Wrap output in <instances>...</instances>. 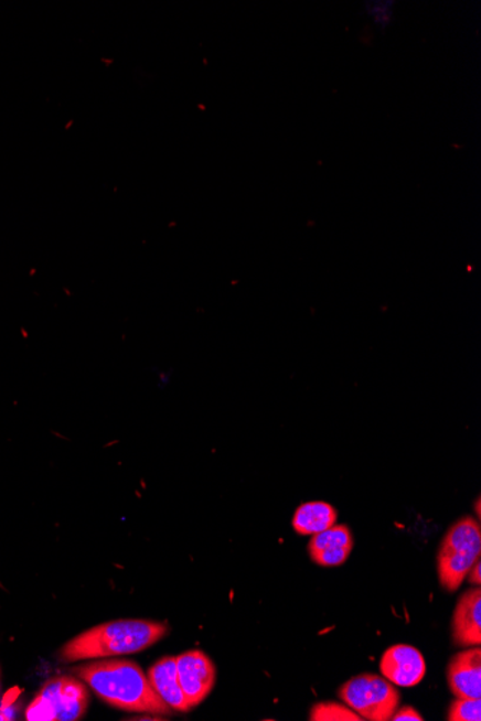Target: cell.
Instances as JSON below:
<instances>
[{"mask_svg":"<svg viewBox=\"0 0 481 721\" xmlns=\"http://www.w3.org/2000/svg\"><path fill=\"white\" fill-rule=\"evenodd\" d=\"M393 721H423L424 718L418 713L417 709H414L413 706L400 707L399 710H396L393 718Z\"/></svg>","mask_w":481,"mask_h":721,"instance_id":"9a60e30c","label":"cell"},{"mask_svg":"<svg viewBox=\"0 0 481 721\" xmlns=\"http://www.w3.org/2000/svg\"><path fill=\"white\" fill-rule=\"evenodd\" d=\"M148 677L160 699L173 711H178V713L191 711V707L183 696L182 687L179 685L177 657L160 658L150 667Z\"/></svg>","mask_w":481,"mask_h":721,"instance_id":"8fae6325","label":"cell"},{"mask_svg":"<svg viewBox=\"0 0 481 721\" xmlns=\"http://www.w3.org/2000/svg\"><path fill=\"white\" fill-rule=\"evenodd\" d=\"M75 677L92 688L104 703L130 713L171 715L169 707L150 682L143 668L121 658L92 659L73 668Z\"/></svg>","mask_w":481,"mask_h":721,"instance_id":"6da1fadb","label":"cell"},{"mask_svg":"<svg viewBox=\"0 0 481 721\" xmlns=\"http://www.w3.org/2000/svg\"><path fill=\"white\" fill-rule=\"evenodd\" d=\"M447 720L480 721L481 699H456L448 710Z\"/></svg>","mask_w":481,"mask_h":721,"instance_id":"5bb4252c","label":"cell"},{"mask_svg":"<svg viewBox=\"0 0 481 721\" xmlns=\"http://www.w3.org/2000/svg\"><path fill=\"white\" fill-rule=\"evenodd\" d=\"M336 508L327 502H308L297 507L292 529L301 536H313L336 525Z\"/></svg>","mask_w":481,"mask_h":721,"instance_id":"7c38bea8","label":"cell"},{"mask_svg":"<svg viewBox=\"0 0 481 721\" xmlns=\"http://www.w3.org/2000/svg\"><path fill=\"white\" fill-rule=\"evenodd\" d=\"M179 685L191 710L204 703L216 681V668L201 649H191L177 657Z\"/></svg>","mask_w":481,"mask_h":721,"instance_id":"8992f818","label":"cell"},{"mask_svg":"<svg viewBox=\"0 0 481 721\" xmlns=\"http://www.w3.org/2000/svg\"><path fill=\"white\" fill-rule=\"evenodd\" d=\"M481 529L479 520L467 516L448 529L437 556V572L441 587L459 591L470 569L480 560Z\"/></svg>","mask_w":481,"mask_h":721,"instance_id":"3957f363","label":"cell"},{"mask_svg":"<svg viewBox=\"0 0 481 721\" xmlns=\"http://www.w3.org/2000/svg\"><path fill=\"white\" fill-rule=\"evenodd\" d=\"M309 720L311 721H362L360 714H356L351 707L346 704L334 703V701H323L311 707Z\"/></svg>","mask_w":481,"mask_h":721,"instance_id":"4fadbf2b","label":"cell"},{"mask_svg":"<svg viewBox=\"0 0 481 721\" xmlns=\"http://www.w3.org/2000/svg\"><path fill=\"white\" fill-rule=\"evenodd\" d=\"M452 641L463 648L481 644L480 587L469 589L459 598L452 615Z\"/></svg>","mask_w":481,"mask_h":721,"instance_id":"30bf717a","label":"cell"},{"mask_svg":"<svg viewBox=\"0 0 481 721\" xmlns=\"http://www.w3.org/2000/svg\"><path fill=\"white\" fill-rule=\"evenodd\" d=\"M448 687L456 699H481V649L467 647L450 659Z\"/></svg>","mask_w":481,"mask_h":721,"instance_id":"ba28073f","label":"cell"},{"mask_svg":"<svg viewBox=\"0 0 481 721\" xmlns=\"http://www.w3.org/2000/svg\"><path fill=\"white\" fill-rule=\"evenodd\" d=\"M89 704L87 686L78 677L58 676L46 681L28 706L30 721H77Z\"/></svg>","mask_w":481,"mask_h":721,"instance_id":"277c9868","label":"cell"},{"mask_svg":"<svg viewBox=\"0 0 481 721\" xmlns=\"http://www.w3.org/2000/svg\"><path fill=\"white\" fill-rule=\"evenodd\" d=\"M382 677L394 686H418L427 674V663L419 649L411 645H394L386 649L380 663Z\"/></svg>","mask_w":481,"mask_h":721,"instance_id":"52a82bcc","label":"cell"},{"mask_svg":"<svg viewBox=\"0 0 481 721\" xmlns=\"http://www.w3.org/2000/svg\"><path fill=\"white\" fill-rule=\"evenodd\" d=\"M339 697L363 720L388 721L400 703L399 691L393 682L376 674H361L339 688Z\"/></svg>","mask_w":481,"mask_h":721,"instance_id":"5b68a950","label":"cell"},{"mask_svg":"<svg viewBox=\"0 0 481 721\" xmlns=\"http://www.w3.org/2000/svg\"><path fill=\"white\" fill-rule=\"evenodd\" d=\"M169 634L164 622L117 620L93 626L74 636L60 649L63 663L92 661L145 652Z\"/></svg>","mask_w":481,"mask_h":721,"instance_id":"7a4b0ae2","label":"cell"},{"mask_svg":"<svg viewBox=\"0 0 481 721\" xmlns=\"http://www.w3.org/2000/svg\"><path fill=\"white\" fill-rule=\"evenodd\" d=\"M353 549L352 531L348 526L334 525L330 529L311 536L310 559L323 568H336L346 563Z\"/></svg>","mask_w":481,"mask_h":721,"instance_id":"9c48e42d","label":"cell"},{"mask_svg":"<svg viewBox=\"0 0 481 721\" xmlns=\"http://www.w3.org/2000/svg\"><path fill=\"white\" fill-rule=\"evenodd\" d=\"M467 578H469V582L473 584V587H480L481 583V560H478L473 564V568L470 569L469 574H467Z\"/></svg>","mask_w":481,"mask_h":721,"instance_id":"2e32d148","label":"cell"}]
</instances>
